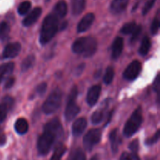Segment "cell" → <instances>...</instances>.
Instances as JSON below:
<instances>
[{"mask_svg": "<svg viewBox=\"0 0 160 160\" xmlns=\"http://www.w3.org/2000/svg\"><path fill=\"white\" fill-rule=\"evenodd\" d=\"M63 134V129L59 119L54 118L45 124L44 131L38 141V151L42 156H45L50 152L56 140Z\"/></svg>", "mask_w": 160, "mask_h": 160, "instance_id": "1", "label": "cell"}, {"mask_svg": "<svg viewBox=\"0 0 160 160\" xmlns=\"http://www.w3.org/2000/svg\"><path fill=\"white\" fill-rule=\"evenodd\" d=\"M59 30V18L53 13L48 14L44 20L41 28L39 41L42 45L48 43Z\"/></svg>", "mask_w": 160, "mask_h": 160, "instance_id": "2", "label": "cell"}, {"mask_svg": "<svg viewBox=\"0 0 160 160\" xmlns=\"http://www.w3.org/2000/svg\"><path fill=\"white\" fill-rule=\"evenodd\" d=\"M98 43L95 38L84 37L78 38L72 45V51L76 54H81L84 57H91L97 51Z\"/></svg>", "mask_w": 160, "mask_h": 160, "instance_id": "3", "label": "cell"}, {"mask_svg": "<svg viewBox=\"0 0 160 160\" xmlns=\"http://www.w3.org/2000/svg\"><path fill=\"white\" fill-rule=\"evenodd\" d=\"M142 122H143L142 109L139 106L134 111L132 115L125 123L124 128H123V134L128 138L134 135L138 131Z\"/></svg>", "mask_w": 160, "mask_h": 160, "instance_id": "4", "label": "cell"}, {"mask_svg": "<svg viewBox=\"0 0 160 160\" xmlns=\"http://www.w3.org/2000/svg\"><path fill=\"white\" fill-rule=\"evenodd\" d=\"M78 95V88L74 86L72 88L71 91H70L65 109V118L67 121L73 120V119H74L75 117H77L81 111V108L76 102Z\"/></svg>", "mask_w": 160, "mask_h": 160, "instance_id": "5", "label": "cell"}, {"mask_svg": "<svg viewBox=\"0 0 160 160\" xmlns=\"http://www.w3.org/2000/svg\"><path fill=\"white\" fill-rule=\"evenodd\" d=\"M62 94L59 88H56L50 93L42 106V110L45 114H52L59 109L62 101Z\"/></svg>", "mask_w": 160, "mask_h": 160, "instance_id": "6", "label": "cell"}, {"mask_svg": "<svg viewBox=\"0 0 160 160\" xmlns=\"http://www.w3.org/2000/svg\"><path fill=\"white\" fill-rule=\"evenodd\" d=\"M102 133L98 129H92L84 137V147L88 151H91L101 141Z\"/></svg>", "mask_w": 160, "mask_h": 160, "instance_id": "7", "label": "cell"}, {"mask_svg": "<svg viewBox=\"0 0 160 160\" xmlns=\"http://www.w3.org/2000/svg\"><path fill=\"white\" fill-rule=\"evenodd\" d=\"M142 70V64L138 60H134L123 72V78L127 81H134L138 77Z\"/></svg>", "mask_w": 160, "mask_h": 160, "instance_id": "8", "label": "cell"}, {"mask_svg": "<svg viewBox=\"0 0 160 160\" xmlns=\"http://www.w3.org/2000/svg\"><path fill=\"white\" fill-rule=\"evenodd\" d=\"M21 50V45L19 42L10 43L5 47L2 52V57L4 59H12L19 55Z\"/></svg>", "mask_w": 160, "mask_h": 160, "instance_id": "9", "label": "cell"}, {"mask_svg": "<svg viewBox=\"0 0 160 160\" xmlns=\"http://www.w3.org/2000/svg\"><path fill=\"white\" fill-rule=\"evenodd\" d=\"M95 15L92 12H89V13L86 14L82 19H81V21L79 22L78 25V28H77V31L78 33H83L85 32L86 31L89 29L91 28V26L92 25V23L95 21Z\"/></svg>", "mask_w": 160, "mask_h": 160, "instance_id": "10", "label": "cell"}, {"mask_svg": "<svg viewBox=\"0 0 160 160\" xmlns=\"http://www.w3.org/2000/svg\"><path fill=\"white\" fill-rule=\"evenodd\" d=\"M101 94V86L100 85H94L89 89L88 92L87 94V100L88 104L90 106H94L98 102V98Z\"/></svg>", "mask_w": 160, "mask_h": 160, "instance_id": "11", "label": "cell"}, {"mask_svg": "<svg viewBox=\"0 0 160 160\" xmlns=\"http://www.w3.org/2000/svg\"><path fill=\"white\" fill-rule=\"evenodd\" d=\"M42 12V9L41 7H36L27 16L24 18V20H23V24L25 27H29L31 26L32 24H34L38 18L40 17L41 14Z\"/></svg>", "mask_w": 160, "mask_h": 160, "instance_id": "12", "label": "cell"}, {"mask_svg": "<svg viewBox=\"0 0 160 160\" xmlns=\"http://www.w3.org/2000/svg\"><path fill=\"white\" fill-rule=\"evenodd\" d=\"M87 128V120L84 117H81L76 120L72 126V133L75 137L81 135L85 128Z\"/></svg>", "mask_w": 160, "mask_h": 160, "instance_id": "13", "label": "cell"}, {"mask_svg": "<svg viewBox=\"0 0 160 160\" xmlns=\"http://www.w3.org/2000/svg\"><path fill=\"white\" fill-rule=\"evenodd\" d=\"M130 0H112L109 9L113 14H119L126 9Z\"/></svg>", "mask_w": 160, "mask_h": 160, "instance_id": "14", "label": "cell"}, {"mask_svg": "<svg viewBox=\"0 0 160 160\" xmlns=\"http://www.w3.org/2000/svg\"><path fill=\"white\" fill-rule=\"evenodd\" d=\"M123 49V39L120 37L116 38L112 45V59H117Z\"/></svg>", "mask_w": 160, "mask_h": 160, "instance_id": "15", "label": "cell"}, {"mask_svg": "<svg viewBox=\"0 0 160 160\" xmlns=\"http://www.w3.org/2000/svg\"><path fill=\"white\" fill-rule=\"evenodd\" d=\"M53 14L58 18H63L67 13V4L65 1L58 2L53 9Z\"/></svg>", "mask_w": 160, "mask_h": 160, "instance_id": "16", "label": "cell"}, {"mask_svg": "<svg viewBox=\"0 0 160 160\" xmlns=\"http://www.w3.org/2000/svg\"><path fill=\"white\" fill-rule=\"evenodd\" d=\"M109 141H110L111 148L113 153H117L118 152L119 145H120V139H119L118 131L117 129L112 130V132L109 134Z\"/></svg>", "mask_w": 160, "mask_h": 160, "instance_id": "17", "label": "cell"}, {"mask_svg": "<svg viewBox=\"0 0 160 160\" xmlns=\"http://www.w3.org/2000/svg\"><path fill=\"white\" fill-rule=\"evenodd\" d=\"M14 128L16 132L18 133L19 134H24L28 132L29 126L28 121L24 118H20L16 121Z\"/></svg>", "mask_w": 160, "mask_h": 160, "instance_id": "18", "label": "cell"}, {"mask_svg": "<svg viewBox=\"0 0 160 160\" xmlns=\"http://www.w3.org/2000/svg\"><path fill=\"white\" fill-rule=\"evenodd\" d=\"M72 13L75 16L81 14L85 8V0H72Z\"/></svg>", "mask_w": 160, "mask_h": 160, "instance_id": "19", "label": "cell"}, {"mask_svg": "<svg viewBox=\"0 0 160 160\" xmlns=\"http://www.w3.org/2000/svg\"><path fill=\"white\" fill-rule=\"evenodd\" d=\"M151 48V40L148 36H145L142 41V44L139 48V53L141 56H145L149 52Z\"/></svg>", "mask_w": 160, "mask_h": 160, "instance_id": "20", "label": "cell"}, {"mask_svg": "<svg viewBox=\"0 0 160 160\" xmlns=\"http://www.w3.org/2000/svg\"><path fill=\"white\" fill-rule=\"evenodd\" d=\"M14 67L15 65L12 62H6L0 66V78L3 79L6 76L10 75L13 71Z\"/></svg>", "mask_w": 160, "mask_h": 160, "instance_id": "21", "label": "cell"}, {"mask_svg": "<svg viewBox=\"0 0 160 160\" xmlns=\"http://www.w3.org/2000/svg\"><path fill=\"white\" fill-rule=\"evenodd\" d=\"M66 151H67V148L65 145L63 144H59L55 148L54 152H53L50 160H61L62 156L65 154Z\"/></svg>", "mask_w": 160, "mask_h": 160, "instance_id": "22", "label": "cell"}, {"mask_svg": "<svg viewBox=\"0 0 160 160\" xmlns=\"http://www.w3.org/2000/svg\"><path fill=\"white\" fill-rule=\"evenodd\" d=\"M34 62H35V57L33 55H30L28 56L21 63V70L23 72L27 71L29 70L33 65H34Z\"/></svg>", "mask_w": 160, "mask_h": 160, "instance_id": "23", "label": "cell"}, {"mask_svg": "<svg viewBox=\"0 0 160 160\" xmlns=\"http://www.w3.org/2000/svg\"><path fill=\"white\" fill-rule=\"evenodd\" d=\"M10 32L9 25L6 22H2L0 23V40H4L9 35Z\"/></svg>", "mask_w": 160, "mask_h": 160, "instance_id": "24", "label": "cell"}, {"mask_svg": "<svg viewBox=\"0 0 160 160\" xmlns=\"http://www.w3.org/2000/svg\"><path fill=\"white\" fill-rule=\"evenodd\" d=\"M114 74H115V71H114L113 68L110 67H108L106 69L104 77H103V81L105 84H110L114 78Z\"/></svg>", "mask_w": 160, "mask_h": 160, "instance_id": "25", "label": "cell"}, {"mask_svg": "<svg viewBox=\"0 0 160 160\" xmlns=\"http://www.w3.org/2000/svg\"><path fill=\"white\" fill-rule=\"evenodd\" d=\"M31 7V2L30 1H23L19 5L18 9V13L20 15H25L26 13H28V11L30 10Z\"/></svg>", "mask_w": 160, "mask_h": 160, "instance_id": "26", "label": "cell"}, {"mask_svg": "<svg viewBox=\"0 0 160 160\" xmlns=\"http://www.w3.org/2000/svg\"><path fill=\"white\" fill-rule=\"evenodd\" d=\"M103 119H104V113H103L102 111L97 110L95 112H94V113L92 115L91 121H92V123L93 124L96 125L101 123L103 120Z\"/></svg>", "mask_w": 160, "mask_h": 160, "instance_id": "27", "label": "cell"}, {"mask_svg": "<svg viewBox=\"0 0 160 160\" xmlns=\"http://www.w3.org/2000/svg\"><path fill=\"white\" fill-rule=\"evenodd\" d=\"M69 160H86V156L81 148H77L71 153Z\"/></svg>", "mask_w": 160, "mask_h": 160, "instance_id": "28", "label": "cell"}, {"mask_svg": "<svg viewBox=\"0 0 160 160\" xmlns=\"http://www.w3.org/2000/svg\"><path fill=\"white\" fill-rule=\"evenodd\" d=\"M136 26H137V24H136L135 22H130V23H126V24H124L122 27L121 30H120V32L123 34H132L133 31L135 29Z\"/></svg>", "mask_w": 160, "mask_h": 160, "instance_id": "29", "label": "cell"}, {"mask_svg": "<svg viewBox=\"0 0 160 160\" xmlns=\"http://www.w3.org/2000/svg\"><path fill=\"white\" fill-rule=\"evenodd\" d=\"M120 160H141L137 153L123 152L120 156Z\"/></svg>", "mask_w": 160, "mask_h": 160, "instance_id": "30", "label": "cell"}, {"mask_svg": "<svg viewBox=\"0 0 160 160\" xmlns=\"http://www.w3.org/2000/svg\"><path fill=\"white\" fill-rule=\"evenodd\" d=\"M159 138H160V131L158 130L156 132V134L151 137L150 138H148L146 141H145V144L147 145H152L154 144H156L158 141L159 140Z\"/></svg>", "mask_w": 160, "mask_h": 160, "instance_id": "31", "label": "cell"}, {"mask_svg": "<svg viewBox=\"0 0 160 160\" xmlns=\"http://www.w3.org/2000/svg\"><path fill=\"white\" fill-rule=\"evenodd\" d=\"M8 110H9V109H8L6 105L3 104L2 102L0 103V123L4 121L5 119L6 118Z\"/></svg>", "mask_w": 160, "mask_h": 160, "instance_id": "32", "label": "cell"}, {"mask_svg": "<svg viewBox=\"0 0 160 160\" xmlns=\"http://www.w3.org/2000/svg\"><path fill=\"white\" fill-rule=\"evenodd\" d=\"M156 2V0H148V1L146 2V3L145 4V6H144L143 9H142V14H143V15H146V14L151 10L152 8L153 7V6L155 5Z\"/></svg>", "mask_w": 160, "mask_h": 160, "instance_id": "33", "label": "cell"}, {"mask_svg": "<svg viewBox=\"0 0 160 160\" xmlns=\"http://www.w3.org/2000/svg\"><path fill=\"white\" fill-rule=\"evenodd\" d=\"M142 27L141 25H137L134 29V31H133L132 33V37L131 38V42H134L138 38V37L140 36L141 33H142Z\"/></svg>", "mask_w": 160, "mask_h": 160, "instance_id": "34", "label": "cell"}, {"mask_svg": "<svg viewBox=\"0 0 160 160\" xmlns=\"http://www.w3.org/2000/svg\"><path fill=\"white\" fill-rule=\"evenodd\" d=\"M159 19L156 17L153 20L152 23L151 25V31H152V34H156L159 31Z\"/></svg>", "mask_w": 160, "mask_h": 160, "instance_id": "35", "label": "cell"}, {"mask_svg": "<svg viewBox=\"0 0 160 160\" xmlns=\"http://www.w3.org/2000/svg\"><path fill=\"white\" fill-rule=\"evenodd\" d=\"M2 102L4 105H6V106H7L8 109H10L14 104V100L12 97L6 96L2 98Z\"/></svg>", "mask_w": 160, "mask_h": 160, "instance_id": "36", "label": "cell"}, {"mask_svg": "<svg viewBox=\"0 0 160 160\" xmlns=\"http://www.w3.org/2000/svg\"><path fill=\"white\" fill-rule=\"evenodd\" d=\"M47 89V84L45 82L41 83L40 84H38L36 88V92L39 95H43L45 93Z\"/></svg>", "mask_w": 160, "mask_h": 160, "instance_id": "37", "label": "cell"}, {"mask_svg": "<svg viewBox=\"0 0 160 160\" xmlns=\"http://www.w3.org/2000/svg\"><path fill=\"white\" fill-rule=\"evenodd\" d=\"M159 88H160V78H159V74L158 73L156 75V78L154 80V83H153V89H154L155 92H157V94H159Z\"/></svg>", "mask_w": 160, "mask_h": 160, "instance_id": "38", "label": "cell"}, {"mask_svg": "<svg viewBox=\"0 0 160 160\" xmlns=\"http://www.w3.org/2000/svg\"><path fill=\"white\" fill-rule=\"evenodd\" d=\"M129 148L133 153H137L139 148V142L138 140H134L129 145Z\"/></svg>", "mask_w": 160, "mask_h": 160, "instance_id": "39", "label": "cell"}, {"mask_svg": "<svg viewBox=\"0 0 160 160\" xmlns=\"http://www.w3.org/2000/svg\"><path fill=\"white\" fill-rule=\"evenodd\" d=\"M14 82H15V78H12V77L9 78L6 81V83H5V88L9 89L12 88V86L14 84Z\"/></svg>", "mask_w": 160, "mask_h": 160, "instance_id": "40", "label": "cell"}, {"mask_svg": "<svg viewBox=\"0 0 160 160\" xmlns=\"http://www.w3.org/2000/svg\"><path fill=\"white\" fill-rule=\"evenodd\" d=\"M84 68H85V64L84 63L80 64V65L76 68V70H75V73H76V75H81V73L84 72Z\"/></svg>", "mask_w": 160, "mask_h": 160, "instance_id": "41", "label": "cell"}, {"mask_svg": "<svg viewBox=\"0 0 160 160\" xmlns=\"http://www.w3.org/2000/svg\"><path fill=\"white\" fill-rule=\"evenodd\" d=\"M6 135L2 134V135L0 136V146H2L6 144Z\"/></svg>", "mask_w": 160, "mask_h": 160, "instance_id": "42", "label": "cell"}, {"mask_svg": "<svg viewBox=\"0 0 160 160\" xmlns=\"http://www.w3.org/2000/svg\"><path fill=\"white\" fill-rule=\"evenodd\" d=\"M90 160H98V156L97 155H95V156L91 158Z\"/></svg>", "mask_w": 160, "mask_h": 160, "instance_id": "43", "label": "cell"}, {"mask_svg": "<svg viewBox=\"0 0 160 160\" xmlns=\"http://www.w3.org/2000/svg\"><path fill=\"white\" fill-rule=\"evenodd\" d=\"M145 160H155V159L153 157H146Z\"/></svg>", "mask_w": 160, "mask_h": 160, "instance_id": "44", "label": "cell"}, {"mask_svg": "<svg viewBox=\"0 0 160 160\" xmlns=\"http://www.w3.org/2000/svg\"><path fill=\"white\" fill-rule=\"evenodd\" d=\"M2 78H0V82H1V81H2Z\"/></svg>", "mask_w": 160, "mask_h": 160, "instance_id": "45", "label": "cell"}]
</instances>
